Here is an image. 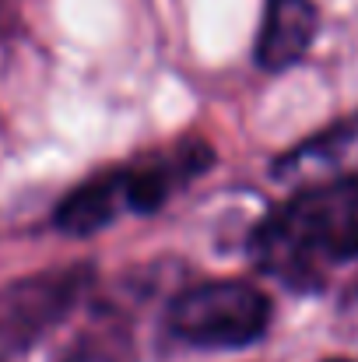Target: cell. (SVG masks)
<instances>
[{"label":"cell","mask_w":358,"mask_h":362,"mask_svg":"<svg viewBox=\"0 0 358 362\" xmlns=\"http://www.w3.org/2000/svg\"><path fill=\"white\" fill-rule=\"evenodd\" d=\"M56 362H137V345L123 317L99 310L74 331Z\"/></svg>","instance_id":"obj_7"},{"label":"cell","mask_w":358,"mask_h":362,"mask_svg":"<svg viewBox=\"0 0 358 362\" xmlns=\"http://www.w3.org/2000/svg\"><path fill=\"white\" fill-rule=\"evenodd\" d=\"M323 362H348V359H323Z\"/></svg>","instance_id":"obj_8"},{"label":"cell","mask_w":358,"mask_h":362,"mask_svg":"<svg viewBox=\"0 0 358 362\" xmlns=\"http://www.w3.org/2000/svg\"><path fill=\"white\" fill-rule=\"evenodd\" d=\"M253 257L292 288H316L330 267L358 260V180L292 194L260 222Z\"/></svg>","instance_id":"obj_1"},{"label":"cell","mask_w":358,"mask_h":362,"mask_svg":"<svg viewBox=\"0 0 358 362\" xmlns=\"http://www.w3.org/2000/svg\"><path fill=\"white\" fill-rule=\"evenodd\" d=\"M270 296L242 278L183 288L169 306V331L193 349H246L270 327Z\"/></svg>","instance_id":"obj_3"},{"label":"cell","mask_w":358,"mask_h":362,"mask_svg":"<svg viewBox=\"0 0 358 362\" xmlns=\"http://www.w3.org/2000/svg\"><path fill=\"white\" fill-rule=\"evenodd\" d=\"M316 32H320L316 0H267L256 35V64L274 74L295 67L316 42Z\"/></svg>","instance_id":"obj_6"},{"label":"cell","mask_w":358,"mask_h":362,"mask_svg":"<svg viewBox=\"0 0 358 362\" xmlns=\"http://www.w3.org/2000/svg\"><path fill=\"white\" fill-rule=\"evenodd\" d=\"M81 292V274H39L0 292V345H28L42 327L60 320Z\"/></svg>","instance_id":"obj_5"},{"label":"cell","mask_w":358,"mask_h":362,"mask_svg":"<svg viewBox=\"0 0 358 362\" xmlns=\"http://www.w3.org/2000/svg\"><path fill=\"white\" fill-rule=\"evenodd\" d=\"M211 162L204 144H183L172 151L133 158L130 165L106 169L85 183H78L56 208L53 226L64 236H92L109 229L123 215H151L176 190H183L201 169Z\"/></svg>","instance_id":"obj_2"},{"label":"cell","mask_w":358,"mask_h":362,"mask_svg":"<svg viewBox=\"0 0 358 362\" xmlns=\"http://www.w3.org/2000/svg\"><path fill=\"white\" fill-rule=\"evenodd\" d=\"M274 180L285 183L292 194L320 190L334 183L358 180V117L323 127L320 134L299 141L274 162Z\"/></svg>","instance_id":"obj_4"}]
</instances>
